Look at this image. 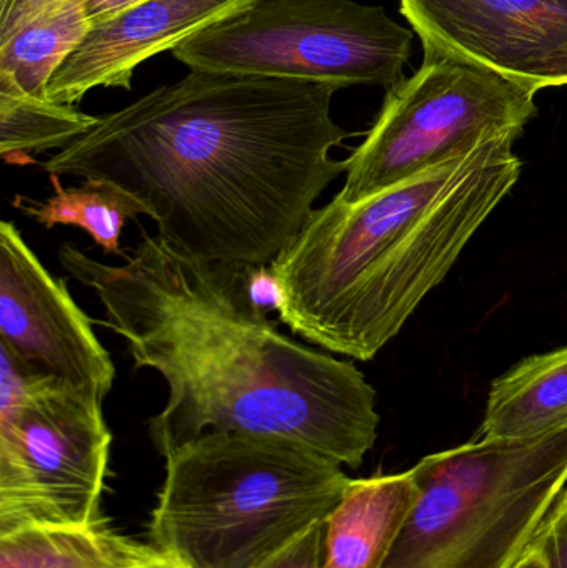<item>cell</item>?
<instances>
[{
    "mask_svg": "<svg viewBox=\"0 0 567 568\" xmlns=\"http://www.w3.org/2000/svg\"><path fill=\"white\" fill-rule=\"evenodd\" d=\"M136 546L102 519L87 526L30 527L0 536V568H120Z\"/></svg>",
    "mask_w": 567,
    "mask_h": 568,
    "instance_id": "obj_15",
    "label": "cell"
},
{
    "mask_svg": "<svg viewBox=\"0 0 567 568\" xmlns=\"http://www.w3.org/2000/svg\"><path fill=\"white\" fill-rule=\"evenodd\" d=\"M350 483L298 444L206 433L166 454L150 539L192 568H266L328 519Z\"/></svg>",
    "mask_w": 567,
    "mask_h": 568,
    "instance_id": "obj_4",
    "label": "cell"
},
{
    "mask_svg": "<svg viewBox=\"0 0 567 568\" xmlns=\"http://www.w3.org/2000/svg\"><path fill=\"white\" fill-rule=\"evenodd\" d=\"M60 176H50L55 193L45 202L17 196L13 206L47 230L57 225L79 226L105 255H123L120 248L126 220L146 215L145 206L115 183L83 180L80 186L63 189Z\"/></svg>",
    "mask_w": 567,
    "mask_h": 568,
    "instance_id": "obj_16",
    "label": "cell"
},
{
    "mask_svg": "<svg viewBox=\"0 0 567 568\" xmlns=\"http://www.w3.org/2000/svg\"><path fill=\"white\" fill-rule=\"evenodd\" d=\"M99 116L72 105L27 95L0 80V153L9 163L30 162V153L65 149L95 126Z\"/></svg>",
    "mask_w": 567,
    "mask_h": 568,
    "instance_id": "obj_17",
    "label": "cell"
},
{
    "mask_svg": "<svg viewBox=\"0 0 567 568\" xmlns=\"http://www.w3.org/2000/svg\"><path fill=\"white\" fill-rule=\"evenodd\" d=\"M340 87L190 70L40 163L50 176L115 183L175 252L270 265L346 172Z\"/></svg>",
    "mask_w": 567,
    "mask_h": 568,
    "instance_id": "obj_1",
    "label": "cell"
},
{
    "mask_svg": "<svg viewBox=\"0 0 567 568\" xmlns=\"http://www.w3.org/2000/svg\"><path fill=\"white\" fill-rule=\"evenodd\" d=\"M146 0H82L83 9L92 27L109 22L120 13L140 6Z\"/></svg>",
    "mask_w": 567,
    "mask_h": 568,
    "instance_id": "obj_22",
    "label": "cell"
},
{
    "mask_svg": "<svg viewBox=\"0 0 567 568\" xmlns=\"http://www.w3.org/2000/svg\"><path fill=\"white\" fill-rule=\"evenodd\" d=\"M418 496L382 568H513L567 484V430L482 439L419 460Z\"/></svg>",
    "mask_w": 567,
    "mask_h": 568,
    "instance_id": "obj_5",
    "label": "cell"
},
{
    "mask_svg": "<svg viewBox=\"0 0 567 568\" xmlns=\"http://www.w3.org/2000/svg\"><path fill=\"white\" fill-rule=\"evenodd\" d=\"M418 489L412 470L352 479L325 526L322 568H382Z\"/></svg>",
    "mask_w": 567,
    "mask_h": 568,
    "instance_id": "obj_12",
    "label": "cell"
},
{
    "mask_svg": "<svg viewBox=\"0 0 567 568\" xmlns=\"http://www.w3.org/2000/svg\"><path fill=\"white\" fill-rule=\"evenodd\" d=\"M423 49L539 92L567 85V0H399Z\"/></svg>",
    "mask_w": 567,
    "mask_h": 568,
    "instance_id": "obj_10",
    "label": "cell"
},
{
    "mask_svg": "<svg viewBox=\"0 0 567 568\" xmlns=\"http://www.w3.org/2000/svg\"><path fill=\"white\" fill-rule=\"evenodd\" d=\"M102 404L0 346V536L100 520L112 446Z\"/></svg>",
    "mask_w": 567,
    "mask_h": 568,
    "instance_id": "obj_6",
    "label": "cell"
},
{
    "mask_svg": "<svg viewBox=\"0 0 567 568\" xmlns=\"http://www.w3.org/2000/svg\"><path fill=\"white\" fill-rule=\"evenodd\" d=\"M567 430V346L536 354L493 383L482 439Z\"/></svg>",
    "mask_w": 567,
    "mask_h": 568,
    "instance_id": "obj_13",
    "label": "cell"
},
{
    "mask_svg": "<svg viewBox=\"0 0 567 568\" xmlns=\"http://www.w3.org/2000/svg\"><path fill=\"white\" fill-rule=\"evenodd\" d=\"M548 568H567V489L556 500L533 544Z\"/></svg>",
    "mask_w": 567,
    "mask_h": 568,
    "instance_id": "obj_18",
    "label": "cell"
},
{
    "mask_svg": "<svg viewBox=\"0 0 567 568\" xmlns=\"http://www.w3.org/2000/svg\"><path fill=\"white\" fill-rule=\"evenodd\" d=\"M0 346L20 363L105 399L115 366L63 280L47 272L16 223H0Z\"/></svg>",
    "mask_w": 567,
    "mask_h": 568,
    "instance_id": "obj_9",
    "label": "cell"
},
{
    "mask_svg": "<svg viewBox=\"0 0 567 568\" xmlns=\"http://www.w3.org/2000/svg\"><path fill=\"white\" fill-rule=\"evenodd\" d=\"M123 265L65 243L62 268L95 291L103 326L126 343L136 369L169 387L149 423L160 456L206 433L298 444L358 469L378 437L375 389L358 367L283 334L250 296L252 265L206 262L142 230Z\"/></svg>",
    "mask_w": 567,
    "mask_h": 568,
    "instance_id": "obj_2",
    "label": "cell"
},
{
    "mask_svg": "<svg viewBox=\"0 0 567 568\" xmlns=\"http://www.w3.org/2000/svg\"><path fill=\"white\" fill-rule=\"evenodd\" d=\"M412 42V30L382 7L355 0H259L172 53L200 72L389 90L405 80Z\"/></svg>",
    "mask_w": 567,
    "mask_h": 568,
    "instance_id": "obj_7",
    "label": "cell"
},
{
    "mask_svg": "<svg viewBox=\"0 0 567 568\" xmlns=\"http://www.w3.org/2000/svg\"><path fill=\"white\" fill-rule=\"evenodd\" d=\"M325 523L313 527L292 549L266 568H322L325 547Z\"/></svg>",
    "mask_w": 567,
    "mask_h": 568,
    "instance_id": "obj_19",
    "label": "cell"
},
{
    "mask_svg": "<svg viewBox=\"0 0 567 568\" xmlns=\"http://www.w3.org/2000/svg\"><path fill=\"white\" fill-rule=\"evenodd\" d=\"M63 0H0V43Z\"/></svg>",
    "mask_w": 567,
    "mask_h": 568,
    "instance_id": "obj_20",
    "label": "cell"
},
{
    "mask_svg": "<svg viewBox=\"0 0 567 568\" xmlns=\"http://www.w3.org/2000/svg\"><path fill=\"white\" fill-rule=\"evenodd\" d=\"M120 568H192L169 550L156 546H136L132 556Z\"/></svg>",
    "mask_w": 567,
    "mask_h": 568,
    "instance_id": "obj_21",
    "label": "cell"
},
{
    "mask_svg": "<svg viewBox=\"0 0 567 568\" xmlns=\"http://www.w3.org/2000/svg\"><path fill=\"white\" fill-rule=\"evenodd\" d=\"M90 29L82 0L57 3L0 43V80L27 95L47 99L53 73Z\"/></svg>",
    "mask_w": 567,
    "mask_h": 568,
    "instance_id": "obj_14",
    "label": "cell"
},
{
    "mask_svg": "<svg viewBox=\"0 0 567 568\" xmlns=\"http://www.w3.org/2000/svg\"><path fill=\"white\" fill-rule=\"evenodd\" d=\"M259 0H146L109 22L92 27L59 67L49 87L50 102L72 105L93 89H132L133 73L146 60Z\"/></svg>",
    "mask_w": 567,
    "mask_h": 568,
    "instance_id": "obj_11",
    "label": "cell"
},
{
    "mask_svg": "<svg viewBox=\"0 0 567 568\" xmlns=\"http://www.w3.org/2000/svg\"><path fill=\"white\" fill-rule=\"evenodd\" d=\"M538 92L495 70L425 50L422 69L386 93L365 142L346 160L336 199L358 203L502 133L522 132Z\"/></svg>",
    "mask_w": 567,
    "mask_h": 568,
    "instance_id": "obj_8",
    "label": "cell"
},
{
    "mask_svg": "<svg viewBox=\"0 0 567 568\" xmlns=\"http://www.w3.org/2000/svg\"><path fill=\"white\" fill-rule=\"evenodd\" d=\"M513 568H548L546 567L545 559H543L541 554L531 547L528 552L523 556V559L519 560Z\"/></svg>",
    "mask_w": 567,
    "mask_h": 568,
    "instance_id": "obj_23",
    "label": "cell"
},
{
    "mask_svg": "<svg viewBox=\"0 0 567 568\" xmlns=\"http://www.w3.org/2000/svg\"><path fill=\"white\" fill-rule=\"evenodd\" d=\"M519 135L485 140L363 202L315 209L270 263L280 321L330 354L373 359L518 182Z\"/></svg>",
    "mask_w": 567,
    "mask_h": 568,
    "instance_id": "obj_3",
    "label": "cell"
}]
</instances>
